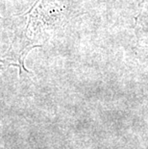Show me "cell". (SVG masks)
Masks as SVG:
<instances>
[{
  "label": "cell",
  "mask_w": 148,
  "mask_h": 149,
  "mask_svg": "<svg viewBox=\"0 0 148 149\" xmlns=\"http://www.w3.org/2000/svg\"><path fill=\"white\" fill-rule=\"evenodd\" d=\"M79 0H42L40 5H33L26 13V15H29L26 28L32 25L35 30H40V28H51L59 25L74 13L75 4Z\"/></svg>",
  "instance_id": "cell-1"
}]
</instances>
